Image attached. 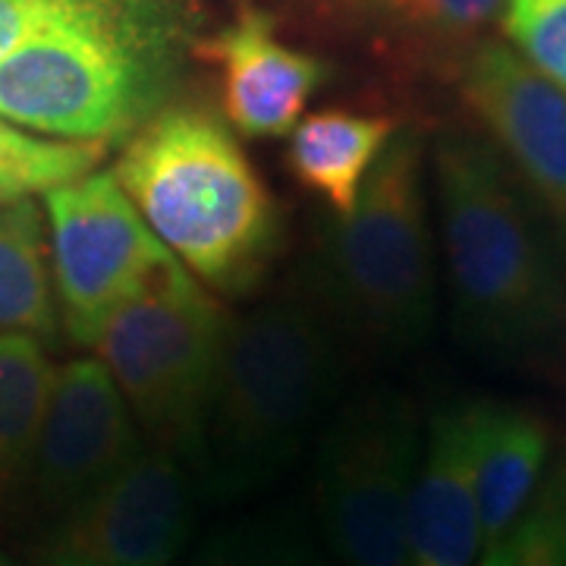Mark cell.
Returning a JSON list of instances; mask_svg holds the SVG:
<instances>
[{"label": "cell", "instance_id": "4fadbf2b", "mask_svg": "<svg viewBox=\"0 0 566 566\" xmlns=\"http://www.w3.org/2000/svg\"><path fill=\"white\" fill-rule=\"evenodd\" d=\"M406 73L457 82L465 57L501 25L506 0H315Z\"/></svg>", "mask_w": 566, "mask_h": 566}, {"label": "cell", "instance_id": "ac0fdd59", "mask_svg": "<svg viewBox=\"0 0 566 566\" xmlns=\"http://www.w3.org/2000/svg\"><path fill=\"white\" fill-rule=\"evenodd\" d=\"M51 375L39 337L0 334V501L29 475Z\"/></svg>", "mask_w": 566, "mask_h": 566}, {"label": "cell", "instance_id": "2e32d148", "mask_svg": "<svg viewBox=\"0 0 566 566\" xmlns=\"http://www.w3.org/2000/svg\"><path fill=\"white\" fill-rule=\"evenodd\" d=\"M394 129L397 120L387 114H363L346 107L303 114L290 129V174L337 218H346Z\"/></svg>", "mask_w": 566, "mask_h": 566}, {"label": "cell", "instance_id": "ba28073f", "mask_svg": "<svg viewBox=\"0 0 566 566\" xmlns=\"http://www.w3.org/2000/svg\"><path fill=\"white\" fill-rule=\"evenodd\" d=\"M51 233V274L66 337L95 346L107 318L170 252L151 233L114 170H92L41 196Z\"/></svg>", "mask_w": 566, "mask_h": 566}, {"label": "cell", "instance_id": "7c38bea8", "mask_svg": "<svg viewBox=\"0 0 566 566\" xmlns=\"http://www.w3.org/2000/svg\"><path fill=\"white\" fill-rule=\"evenodd\" d=\"M218 76L223 120L243 139H283L331 76L315 54L290 48L277 35L274 17L245 7L221 32L196 44Z\"/></svg>", "mask_w": 566, "mask_h": 566}, {"label": "cell", "instance_id": "603a6c76", "mask_svg": "<svg viewBox=\"0 0 566 566\" xmlns=\"http://www.w3.org/2000/svg\"><path fill=\"white\" fill-rule=\"evenodd\" d=\"M48 0H0V57L25 35Z\"/></svg>", "mask_w": 566, "mask_h": 566}, {"label": "cell", "instance_id": "9a60e30c", "mask_svg": "<svg viewBox=\"0 0 566 566\" xmlns=\"http://www.w3.org/2000/svg\"><path fill=\"white\" fill-rule=\"evenodd\" d=\"M472 416V460H475V504L482 547L513 532L526 510L538 475L547 463L551 428L526 406L479 400Z\"/></svg>", "mask_w": 566, "mask_h": 566}, {"label": "cell", "instance_id": "52a82bcc", "mask_svg": "<svg viewBox=\"0 0 566 566\" xmlns=\"http://www.w3.org/2000/svg\"><path fill=\"white\" fill-rule=\"evenodd\" d=\"M422 463L412 403L378 390L346 406L318 450V516L344 566H409V504Z\"/></svg>", "mask_w": 566, "mask_h": 566}, {"label": "cell", "instance_id": "8fae6325", "mask_svg": "<svg viewBox=\"0 0 566 566\" xmlns=\"http://www.w3.org/2000/svg\"><path fill=\"white\" fill-rule=\"evenodd\" d=\"M139 450L133 409L98 356L54 368L25 475L44 513L63 516Z\"/></svg>", "mask_w": 566, "mask_h": 566}, {"label": "cell", "instance_id": "30bf717a", "mask_svg": "<svg viewBox=\"0 0 566 566\" xmlns=\"http://www.w3.org/2000/svg\"><path fill=\"white\" fill-rule=\"evenodd\" d=\"M192 523L180 463L155 447L57 516L39 566H174Z\"/></svg>", "mask_w": 566, "mask_h": 566}, {"label": "cell", "instance_id": "44dd1931", "mask_svg": "<svg viewBox=\"0 0 566 566\" xmlns=\"http://www.w3.org/2000/svg\"><path fill=\"white\" fill-rule=\"evenodd\" d=\"M516 532V566H566V450L532 491Z\"/></svg>", "mask_w": 566, "mask_h": 566}, {"label": "cell", "instance_id": "e0dca14e", "mask_svg": "<svg viewBox=\"0 0 566 566\" xmlns=\"http://www.w3.org/2000/svg\"><path fill=\"white\" fill-rule=\"evenodd\" d=\"M57 327L39 205H0V334L48 340Z\"/></svg>", "mask_w": 566, "mask_h": 566}, {"label": "cell", "instance_id": "7a4b0ae2", "mask_svg": "<svg viewBox=\"0 0 566 566\" xmlns=\"http://www.w3.org/2000/svg\"><path fill=\"white\" fill-rule=\"evenodd\" d=\"M186 25V0H48L0 57V117L57 139H129L170 98Z\"/></svg>", "mask_w": 566, "mask_h": 566}, {"label": "cell", "instance_id": "7402d4cb", "mask_svg": "<svg viewBox=\"0 0 566 566\" xmlns=\"http://www.w3.org/2000/svg\"><path fill=\"white\" fill-rule=\"evenodd\" d=\"M202 566H334L324 560L318 551H312L303 542L293 538H237L221 545L211 557H205Z\"/></svg>", "mask_w": 566, "mask_h": 566}, {"label": "cell", "instance_id": "5b68a950", "mask_svg": "<svg viewBox=\"0 0 566 566\" xmlns=\"http://www.w3.org/2000/svg\"><path fill=\"white\" fill-rule=\"evenodd\" d=\"M424 133L397 126L346 218L324 230L312 293L340 334L381 353L424 344L434 322V243Z\"/></svg>", "mask_w": 566, "mask_h": 566}, {"label": "cell", "instance_id": "ffe728a7", "mask_svg": "<svg viewBox=\"0 0 566 566\" xmlns=\"http://www.w3.org/2000/svg\"><path fill=\"white\" fill-rule=\"evenodd\" d=\"M501 32L566 95V0H506Z\"/></svg>", "mask_w": 566, "mask_h": 566}, {"label": "cell", "instance_id": "3957f363", "mask_svg": "<svg viewBox=\"0 0 566 566\" xmlns=\"http://www.w3.org/2000/svg\"><path fill=\"white\" fill-rule=\"evenodd\" d=\"M114 177L151 233L211 293L243 296L271 262L281 221L230 123L170 104L126 139Z\"/></svg>", "mask_w": 566, "mask_h": 566}, {"label": "cell", "instance_id": "d6986e66", "mask_svg": "<svg viewBox=\"0 0 566 566\" xmlns=\"http://www.w3.org/2000/svg\"><path fill=\"white\" fill-rule=\"evenodd\" d=\"M104 142L41 139L0 117V205L25 202L98 170Z\"/></svg>", "mask_w": 566, "mask_h": 566}, {"label": "cell", "instance_id": "9c48e42d", "mask_svg": "<svg viewBox=\"0 0 566 566\" xmlns=\"http://www.w3.org/2000/svg\"><path fill=\"white\" fill-rule=\"evenodd\" d=\"M457 88L465 114L538 205L566 262V95L497 35L475 44Z\"/></svg>", "mask_w": 566, "mask_h": 566}, {"label": "cell", "instance_id": "cb8c5ba5", "mask_svg": "<svg viewBox=\"0 0 566 566\" xmlns=\"http://www.w3.org/2000/svg\"><path fill=\"white\" fill-rule=\"evenodd\" d=\"M475 566H516V532L504 535L501 542L482 551V560Z\"/></svg>", "mask_w": 566, "mask_h": 566}, {"label": "cell", "instance_id": "8992f818", "mask_svg": "<svg viewBox=\"0 0 566 566\" xmlns=\"http://www.w3.org/2000/svg\"><path fill=\"white\" fill-rule=\"evenodd\" d=\"M230 318L174 255L107 318L95 353L155 444L196 460Z\"/></svg>", "mask_w": 566, "mask_h": 566}, {"label": "cell", "instance_id": "d4e9b609", "mask_svg": "<svg viewBox=\"0 0 566 566\" xmlns=\"http://www.w3.org/2000/svg\"><path fill=\"white\" fill-rule=\"evenodd\" d=\"M0 566H17V564H13V560H7V557L0 554Z\"/></svg>", "mask_w": 566, "mask_h": 566}, {"label": "cell", "instance_id": "277c9868", "mask_svg": "<svg viewBox=\"0 0 566 566\" xmlns=\"http://www.w3.org/2000/svg\"><path fill=\"white\" fill-rule=\"evenodd\" d=\"M337 327L312 290H293L227 324L205 409L196 469L221 497H245L281 475L331 397Z\"/></svg>", "mask_w": 566, "mask_h": 566}, {"label": "cell", "instance_id": "5bb4252c", "mask_svg": "<svg viewBox=\"0 0 566 566\" xmlns=\"http://www.w3.org/2000/svg\"><path fill=\"white\" fill-rule=\"evenodd\" d=\"M482 547L469 403L441 409L409 504V566H475Z\"/></svg>", "mask_w": 566, "mask_h": 566}, {"label": "cell", "instance_id": "6da1fadb", "mask_svg": "<svg viewBox=\"0 0 566 566\" xmlns=\"http://www.w3.org/2000/svg\"><path fill=\"white\" fill-rule=\"evenodd\" d=\"M431 177L457 327L501 359H538L566 340V262L494 142L444 126Z\"/></svg>", "mask_w": 566, "mask_h": 566}]
</instances>
